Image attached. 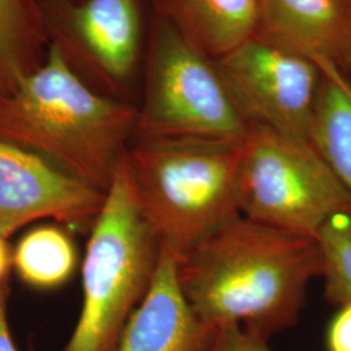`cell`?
I'll use <instances>...</instances> for the list:
<instances>
[{
	"instance_id": "6da1fadb",
	"label": "cell",
	"mask_w": 351,
	"mask_h": 351,
	"mask_svg": "<svg viewBox=\"0 0 351 351\" xmlns=\"http://www.w3.org/2000/svg\"><path fill=\"white\" fill-rule=\"evenodd\" d=\"M323 268L316 237L241 213L177 259L180 285L204 323L239 326L265 341L295 326Z\"/></svg>"
},
{
	"instance_id": "7a4b0ae2",
	"label": "cell",
	"mask_w": 351,
	"mask_h": 351,
	"mask_svg": "<svg viewBox=\"0 0 351 351\" xmlns=\"http://www.w3.org/2000/svg\"><path fill=\"white\" fill-rule=\"evenodd\" d=\"M137 121L138 107L88 86L51 42L42 65L0 97V141L104 193Z\"/></svg>"
},
{
	"instance_id": "3957f363",
	"label": "cell",
	"mask_w": 351,
	"mask_h": 351,
	"mask_svg": "<svg viewBox=\"0 0 351 351\" xmlns=\"http://www.w3.org/2000/svg\"><path fill=\"white\" fill-rule=\"evenodd\" d=\"M245 138L132 139L124 155L130 188L160 246L176 259L239 215L237 177Z\"/></svg>"
},
{
	"instance_id": "277c9868",
	"label": "cell",
	"mask_w": 351,
	"mask_h": 351,
	"mask_svg": "<svg viewBox=\"0 0 351 351\" xmlns=\"http://www.w3.org/2000/svg\"><path fill=\"white\" fill-rule=\"evenodd\" d=\"M90 230L82 308L62 351H112L156 272L160 242L139 210L124 156Z\"/></svg>"
},
{
	"instance_id": "5b68a950",
	"label": "cell",
	"mask_w": 351,
	"mask_h": 351,
	"mask_svg": "<svg viewBox=\"0 0 351 351\" xmlns=\"http://www.w3.org/2000/svg\"><path fill=\"white\" fill-rule=\"evenodd\" d=\"M241 215L316 237L326 221L351 213V193L308 141L251 124L237 177Z\"/></svg>"
},
{
	"instance_id": "8992f818",
	"label": "cell",
	"mask_w": 351,
	"mask_h": 351,
	"mask_svg": "<svg viewBox=\"0 0 351 351\" xmlns=\"http://www.w3.org/2000/svg\"><path fill=\"white\" fill-rule=\"evenodd\" d=\"M249 130L250 124L232 99L215 62L156 16L134 137L245 138Z\"/></svg>"
},
{
	"instance_id": "52a82bcc",
	"label": "cell",
	"mask_w": 351,
	"mask_h": 351,
	"mask_svg": "<svg viewBox=\"0 0 351 351\" xmlns=\"http://www.w3.org/2000/svg\"><path fill=\"white\" fill-rule=\"evenodd\" d=\"M40 4L51 43L75 73L103 95L129 101L142 43L138 0H40Z\"/></svg>"
},
{
	"instance_id": "ba28073f",
	"label": "cell",
	"mask_w": 351,
	"mask_h": 351,
	"mask_svg": "<svg viewBox=\"0 0 351 351\" xmlns=\"http://www.w3.org/2000/svg\"><path fill=\"white\" fill-rule=\"evenodd\" d=\"M215 65L249 124L310 142L322 68L251 38Z\"/></svg>"
},
{
	"instance_id": "9c48e42d",
	"label": "cell",
	"mask_w": 351,
	"mask_h": 351,
	"mask_svg": "<svg viewBox=\"0 0 351 351\" xmlns=\"http://www.w3.org/2000/svg\"><path fill=\"white\" fill-rule=\"evenodd\" d=\"M106 194L42 158L0 141V237L37 220L91 229Z\"/></svg>"
},
{
	"instance_id": "30bf717a",
	"label": "cell",
	"mask_w": 351,
	"mask_h": 351,
	"mask_svg": "<svg viewBox=\"0 0 351 351\" xmlns=\"http://www.w3.org/2000/svg\"><path fill=\"white\" fill-rule=\"evenodd\" d=\"M254 38L351 75V0H261Z\"/></svg>"
},
{
	"instance_id": "8fae6325",
	"label": "cell",
	"mask_w": 351,
	"mask_h": 351,
	"mask_svg": "<svg viewBox=\"0 0 351 351\" xmlns=\"http://www.w3.org/2000/svg\"><path fill=\"white\" fill-rule=\"evenodd\" d=\"M217 329L194 313L177 275V259L160 246L150 289L112 351H210Z\"/></svg>"
},
{
	"instance_id": "7c38bea8",
	"label": "cell",
	"mask_w": 351,
	"mask_h": 351,
	"mask_svg": "<svg viewBox=\"0 0 351 351\" xmlns=\"http://www.w3.org/2000/svg\"><path fill=\"white\" fill-rule=\"evenodd\" d=\"M261 0H154L156 16L219 60L254 37Z\"/></svg>"
},
{
	"instance_id": "4fadbf2b",
	"label": "cell",
	"mask_w": 351,
	"mask_h": 351,
	"mask_svg": "<svg viewBox=\"0 0 351 351\" xmlns=\"http://www.w3.org/2000/svg\"><path fill=\"white\" fill-rule=\"evenodd\" d=\"M49 46L40 0H0V97L42 65Z\"/></svg>"
},
{
	"instance_id": "5bb4252c",
	"label": "cell",
	"mask_w": 351,
	"mask_h": 351,
	"mask_svg": "<svg viewBox=\"0 0 351 351\" xmlns=\"http://www.w3.org/2000/svg\"><path fill=\"white\" fill-rule=\"evenodd\" d=\"M319 66L323 77L310 142L351 193V80L332 65Z\"/></svg>"
},
{
	"instance_id": "9a60e30c",
	"label": "cell",
	"mask_w": 351,
	"mask_h": 351,
	"mask_svg": "<svg viewBox=\"0 0 351 351\" xmlns=\"http://www.w3.org/2000/svg\"><path fill=\"white\" fill-rule=\"evenodd\" d=\"M12 267L23 282L32 288H59L75 274V242L59 226H38L26 232L14 246Z\"/></svg>"
},
{
	"instance_id": "2e32d148",
	"label": "cell",
	"mask_w": 351,
	"mask_h": 351,
	"mask_svg": "<svg viewBox=\"0 0 351 351\" xmlns=\"http://www.w3.org/2000/svg\"><path fill=\"white\" fill-rule=\"evenodd\" d=\"M316 239L323 251L326 300L339 307L351 303V213L330 217Z\"/></svg>"
},
{
	"instance_id": "e0dca14e",
	"label": "cell",
	"mask_w": 351,
	"mask_h": 351,
	"mask_svg": "<svg viewBox=\"0 0 351 351\" xmlns=\"http://www.w3.org/2000/svg\"><path fill=\"white\" fill-rule=\"evenodd\" d=\"M210 351H272L268 341L256 337L236 326H221L217 329Z\"/></svg>"
},
{
	"instance_id": "ac0fdd59",
	"label": "cell",
	"mask_w": 351,
	"mask_h": 351,
	"mask_svg": "<svg viewBox=\"0 0 351 351\" xmlns=\"http://www.w3.org/2000/svg\"><path fill=\"white\" fill-rule=\"evenodd\" d=\"M326 351H351V303L339 307L326 330Z\"/></svg>"
},
{
	"instance_id": "d6986e66",
	"label": "cell",
	"mask_w": 351,
	"mask_h": 351,
	"mask_svg": "<svg viewBox=\"0 0 351 351\" xmlns=\"http://www.w3.org/2000/svg\"><path fill=\"white\" fill-rule=\"evenodd\" d=\"M10 282L0 288V351H19L12 332L8 323V300H10Z\"/></svg>"
},
{
	"instance_id": "ffe728a7",
	"label": "cell",
	"mask_w": 351,
	"mask_h": 351,
	"mask_svg": "<svg viewBox=\"0 0 351 351\" xmlns=\"http://www.w3.org/2000/svg\"><path fill=\"white\" fill-rule=\"evenodd\" d=\"M12 268V250L8 246V239L0 237V288L10 282Z\"/></svg>"
}]
</instances>
